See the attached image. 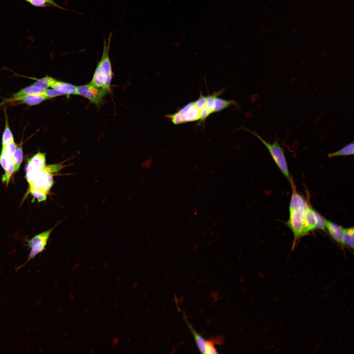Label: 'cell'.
Masks as SVG:
<instances>
[{
  "instance_id": "6da1fadb",
  "label": "cell",
  "mask_w": 354,
  "mask_h": 354,
  "mask_svg": "<svg viewBox=\"0 0 354 354\" xmlns=\"http://www.w3.org/2000/svg\"><path fill=\"white\" fill-rule=\"evenodd\" d=\"M230 283L259 293L274 309L297 321L310 308V295L326 274L292 264L271 250L230 260Z\"/></svg>"
},
{
  "instance_id": "7a4b0ae2",
  "label": "cell",
  "mask_w": 354,
  "mask_h": 354,
  "mask_svg": "<svg viewBox=\"0 0 354 354\" xmlns=\"http://www.w3.org/2000/svg\"><path fill=\"white\" fill-rule=\"evenodd\" d=\"M141 297L127 279L88 283L44 295L37 292L18 298L14 301V307L50 306L79 312L85 316L102 317L115 313Z\"/></svg>"
},
{
  "instance_id": "3957f363",
  "label": "cell",
  "mask_w": 354,
  "mask_h": 354,
  "mask_svg": "<svg viewBox=\"0 0 354 354\" xmlns=\"http://www.w3.org/2000/svg\"><path fill=\"white\" fill-rule=\"evenodd\" d=\"M320 241L318 216L299 184L291 197L270 250L281 259L292 264L309 265L317 269L315 260Z\"/></svg>"
},
{
  "instance_id": "277c9868",
  "label": "cell",
  "mask_w": 354,
  "mask_h": 354,
  "mask_svg": "<svg viewBox=\"0 0 354 354\" xmlns=\"http://www.w3.org/2000/svg\"><path fill=\"white\" fill-rule=\"evenodd\" d=\"M151 261L183 277L191 286L230 283V260L196 247L165 239Z\"/></svg>"
},
{
  "instance_id": "5b68a950",
  "label": "cell",
  "mask_w": 354,
  "mask_h": 354,
  "mask_svg": "<svg viewBox=\"0 0 354 354\" xmlns=\"http://www.w3.org/2000/svg\"><path fill=\"white\" fill-rule=\"evenodd\" d=\"M72 2L85 7L97 17L120 22H137L153 20L179 26L184 29L202 30L199 27L179 17L169 10L160 0H55Z\"/></svg>"
},
{
  "instance_id": "8992f818",
  "label": "cell",
  "mask_w": 354,
  "mask_h": 354,
  "mask_svg": "<svg viewBox=\"0 0 354 354\" xmlns=\"http://www.w3.org/2000/svg\"><path fill=\"white\" fill-rule=\"evenodd\" d=\"M135 271L136 269L130 266L108 259L97 253L87 259L65 267L53 278L43 281L38 293L55 292L99 281H122L129 279Z\"/></svg>"
},
{
  "instance_id": "52a82bcc",
  "label": "cell",
  "mask_w": 354,
  "mask_h": 354,
  "mask_svg": "<svg viewBox=\"0 0 354 354\" xmlns=\"http://www.w3.org/2000/svg\"><path fill=\"white\" fill-rule=\"evenodd\" d=\"M165 239L157 232L138 230L109 242L99 253L108 259L123 263L137 270L147 261L152 259Z\"/></svg>"
},
{
  "instance_id": "ba28073f",
  "label": "cell",
  "mask_w": 354,
  "mask_h": 354,
  "mask_svg": "<svg viewBox=\"0 0 354 354\" xmlns=\"http://www.w3.org/2000/svg\"><path fill=\"white\" fill-rule=\"evenodd\" d=\"M129 281L142 297L180 286H191L189 281L183 277L158 265L157 267H140L133 272Z\"/></svg>"
},
{
  "instance_id": "9c48e42d",
  "label": "cell",
  "mask_w": 354,
  "mask_h": 354,
  "mask_svg": "<svg viewBox=\"0 0 354 354\" xmlns=\"http://www.w3.org/2000/svg\"><path fill=\"white\" fill-rule=\"evenodd\" d=\"M14 341H15L16 354H22V348H21L19 337H15V339H14Z\"/></svg>"
}]
</instances>
